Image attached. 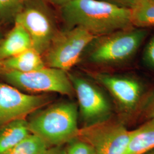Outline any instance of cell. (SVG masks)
I'll use <instances>...</instances> for the list:
<instances>
[{
	"label": "cell",
	"instance_id": "4316f807",
	"mask_svg": "<svg viewBox=\"0 0 154 154\" xmlns=\"http://www.w3.org/2000/svg\"><path fill=\"white\" fill-rule=\"evenodd\" d=\"M1 21H0V24H1Z\"/></svg>",
	"mask_w": 154,
	"mask_h": 154
},
{
	"label": "cell",
	"instance_id": "52a82bcc",
	"mask_svg": "<svg viewBox=\"0 0 154 154\" xmlns=\"http://www.w3.org/2000/svg\"><path fill=\"white\" fill-rule=\"evenodd\" d=\"M68 74L77 95L79 113L85 127L111 119L113 107L103 91L87 79L74 74Z\"/></svg>",
	"mask_w": 154,
	"mask_h": 154
},
{
	"label": "cell",
	"instance_id": "8fae6325",
	"mask_svg": "<svg viewBox=\"0 0 154 154\" xmlns=\"http://www.w3.org/2000/svg\"><path fill=\"white\" fill-rule=\"evenodd\" d=\"M13 28L0 41V61L33 48L31 37L25 28L14 22Z\"/></svg>",
	"mask_w": 154,
	"mask_h": 154
},
{
	"label": "cell",
	"instance_id": "3957f363",
	"mask_svg": "<svg viewBox=\"0 0 154 154\" xmlns=\"http://www.w3.org/2000/svg\"><path fill=\"white\" fill-rule=\"evenodd\" d=\"M78 110L72 102H61L39 112L28 122L30 132L47 144L62 146L78 137Z\"/></svg>",
	"mask_w": 154,
	"mask_h": 154
},
{
	"label": "cell",
	"instance_id": "603a6c76",
	"mask_svg": "<svg viewBox=\"0 0 154 154\" xmlns=\"http://www.w3.org/2000/svg\"><path fill=\"white\" fill-rule=\"evenodd\" d=\"M47 3H49L53 5L57 6L60 8L69 3L72 0H44Z\"/></svg>",
	"mask_w": 154,
	"mask_h": 154
},
{
	"label": "cell",
	"instance_id": "7c38bea8",
	"mask_svg": "<svg viewBox=\"0 0 154 154\" xmlns=\"http://www.w3.org/2000/svg\"><path fill=\"white\" fill-rule=\"evenodd\" d=\"M41 55L34 48L29 49L18 55L0 61V70L28 72L41 69L46 66Z\"/></svg>",
	"mask_w": 154,
	"mask_h": 154
},
{
	"label": "cell",
	"instance_id": "6da1fadb",
	"mask_svg": "<svg viewBox=\"0 0 154 154\" xmlns=\"http://www.w3.org/2000/svg\"><path fill=\"white\" fill-rule=\"evenodd\" d=\"M60 12L67 28H83L95 37L134 26L131 10L102 0H72Z\"/></svg>",
	"mask_w": 154,
	"mask_h": 154
},
{
	"label": "cell",
	"instance_id": "d6986e66",
	"mask_svg": "<svg viewBox=\"0 0 154 154\" xmlns=\"http://www.w3.org/2000/svg\"><path fill=\"white\" fill-rule=\"evenodd\" d=\"M139 111L147 120L154 119V88L145 95Z\"/></svg>",
	"mask_w": 154,
	"mask_h": 154
},
{
	"label": "cell",
	"instance_id": "7402d4cb",
	"mask_svg": "<svg viewBox=\"0 0 154 154\" xmlns=\"http://www.w3.org/2000/svg\"><path fill=\"white\" fill-rule=\"evenodd\" d=\"M44 154H66V148L62 146H53L50 149H48Z\"/></svg>",
	"mask_w": 154,
	"mask_h": 154
},
{
	"label": "cell",
	"instance_id": "9a60e30c",
	"mask_svg": "<svg viewBox=\"0 0 154 154\" xmlns=\"http://www.w3.org/2000/svg\"><path fill=\"white\" fill-rule=\"evenodd\" d=\"M134 26L147 28L154 26V1L139 0L131 9Z\"/></svg>",
	"mask_w": 154,
	"mask_h": 154
},
{
	"label": "cell",
	"instance_id": "ffe728a7",
	"mask_svg": "<svg viewBox=\"0 0 154 154\" xmlns=\"http://www.w3.org/2000/svg\"><path fill=\"white\" fill-rule=\"evenodd\" d=\"M142 60L144 66L154 72V35L143 49Z\"/></svg>",
	"mask_w": 154,
	"mask_h": 154
},
{
	"label": "cell",
	"instance_id": "ac0fdd59",
	"mask_svg": "<svg viewBox=\"0 0 154 154\" xmlns=\"http://www.w3.org/2000/svg\"><path fill=\"white\" fill-rule=\"evenodd\" d=\"M66 154H95L93 147L79 137L69 142Z\"/></svg>",
	"mask_w": 154,
	"mask_h": 154
},
{
	"label": "cell",
	"instance_id": "30bf717a",
	"mask_svg": "<svg viewBox=\"0 0 154 154\" xmlns=\"http://www.w3.org/2000/svg\"><path fill=\"white\" fill-rule=\"evenodd\" d=\"M49 102L48 96L23 93L9 84L0 83V127L12 121L25 119Z\"/></svg>",
	"mask_w": 154,
	"mask_h": 154
},
{
	"label": "cell",
	"instance_id": "9c48e42d",
	"mask_svg": "<svg viewBox=\"0 0 154 154\" xmlns=\"http://www.w3.org/2000/svg\"><path fill=\"white\" fill-rule=\"evenodd\" d=\"M95 79L110 93L122 115L131 116L139 110L145 97L143 83L126 74L97 73Z\"/></svg>",
	"mask_w": 154,
	"mask_h": 154
},
{
	"label": "cell",
	"instance_id": "e0dca14e",
	"mask_svg": "<svg viewBox=\"0 0 154 154\" xmlns=\"http://www.w3.org/2000/svg\"><path fill=\"white\" fill-rule=\"evenodd\" d=\"M27 0H0V21L1 23H14L17 15Z\"/></svg>",
	"mask_w": 154,
	"mask_h": 154
},
{
	"label": "cell",
	"instance_id": "277c9868",
	"mask_svg": "<svg viewBox=\"0 0 154 154\" xmlns=\"http://www.w3.org/2000/svg\"><path fill=\"white\" fill-rule=\"evenodd\" d=\"M95 36L80 27L58 32L45 53L48 67L67 72L77 65Z\"/></svg>",
	"mask_w": 154,
	"mask_h": 154
},
{
	"label": "cell",
	"instance_id": "5b68a950",
	"mask_svg": "<svg viewBox=\"0 0 154 154\" xmlns=\"http://www.w3.org/2000/svg\"><path fill=\"white\" fill-rule=\"evenodd\" d=\"M48 4L44 0H27L14 21L28 32L33 48L41 54L59 32L55 16Z\"/></svg>",
	"mask_w": 154,
	"mask_h": 154
},
{
	"label": "cell",
	"instance_id": "44dd1931",
	"mask_svg": "<svg viewBox=\"0 0 154 154\" xmlns=\"http://www.w3.org/2000/svg\"><path fill=\"white\" fill-rule=\"evenodd\" d=\"M122 8L131 10L139 0H102Z\"/></svg>",
	"mask_w": 154,
	"mask_h": 154
},
{
	"label": "cell",
	"instance_id": "cb8c5ba5",
	"mask_svg": "<svg viewBox=\"0 0 154 154\" xmlns=\"http://www.w3.org/2000/svg\"><path fill=\"white\" fill-rule=\"evenodd\" d=\"M4 34H3V32H2V30H1V29L0 28V41L1 40V39L2 38V37H4Z\"/></svg>",
	"mask_w": 154,
	"mask_h": 154
},
{
	"label": "cell",
	"instance_id": "ba28073f",
	"mask_svg": "<svg viewBox=\"0 0 154 154\" xmlns=\"http://www.w3.org/2000/svg\"><path fill=\"white\" fill-rule=\"evenodd\" d=\"M130 136L122 120L111 119L80 129L78 137L93 147L95 154H125Z\"/></svg>",
	"mask_w": 154,
	"mask_h": 154
},
{
	"label": "cell",
	"instance_id": "d4e9b609",
	"mask_svg": "<svg viewBox=\"0 0 154 154\" xmlns=\"http://www.w3.org/2000/svg\"><path fill=\"white\" fill-rule=\"evenodd\" d=\"M144 154H154V149H152V150H150V151H148L147 152Z\"/></svg>",
	"mask_w": 154,
	"mask_h": 154
},
{
	"label": "cell",
	"instance_id": "7a4b0ae2",
	"mask_svg": "<svg viewBox=\"0 0 154 154\" xmlns=\"http://www.w3.org/2000/svg\"><path fill=\"white\" fill-rule=\"evenodd\" d=\"M147 35L146 28L133 26L96 36L85 50L87 60L97 66H124L134 58Z\"/></svg>",
	"mask_w": 154,
	"mask_h": 154
},
{
	"label": "cell",
	"instance_id": "8992f818",
	"mask_svg": "<svg viewBox=\"0 0 154 154\" xmlns=\"http://www.w3.org/2000/svg\"><path fill=\"white\" fill-rule=\"evenodd\" d=\"M0 75L9 85L34 93H57L70 96L74 91L67 72L46 66L35 71L0 70Z\"/></svg>",
	"mask_w": 154,
	"mask_h": 154
},
{
	"label": "cell",
	"instance_id": "4fadbf2b",
	"mask_svg": "<svg viewBox=\"0 0 154 154\" xmlns=\"http://www.w3.org/2000/svg\"><path fill=\"white\" fill-rule=\"evenodd\" d=\"M31 132L25 119L12 121L0 128V154H5L28 137Z\"/></svg>",
	"mask_w": 154,
	"mask_h": 154
},
{
	"label": "cell",
	"instance_id": "5bb4252c",
	"mask_svg": "<svg viewBox=\"0 0 154 154\" xmlns=\"http://www.w3.org/2000/svg\"><path fill=\"white\" fill-rule=\"evenodd\" d=\"M154 149V119L147 120L137 128L130 131L125 154H144Z\"/></svg>",
	"mask_w": 154,
	"mask_h": 154
},
{
	"label": "cell",
	"instance_id": "484cf974",
	"mask_svg": "<svg viewBox=\"0 0 154 154\" xmlns=\"http://www.w3.org/2000/svg\"><path fill=\"white\" fill-rule=\"evenodd\" d=\"M151 1H154V0H151Z\"/></svg>",
	"mask_w": 154,
	"mask_h": 154
},
{
	"label": "cell",
	"instance_id": "2e32d148",
	"mask_svg": "<svg viewBox=\"0 0 154 154\" xmlns=\"http://www.w3.org/2000/svg\"><path fill=\"white\" fill-rule=\"evenodd\" d=\"M48 144L37 135L30 134L21 142L4 154H44Z\"/></svg>",
	"mask_w": 154,
	"mask_h": 154
}]
</instances>
